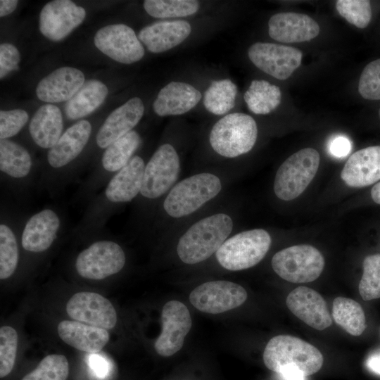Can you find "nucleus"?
Here are the masks:
<instances>
[{"mask_svg": "<svg viewBox=\"0 0 380 380\" xmlns=\"http://www.w3.org/2000/svg\"><path fill=\"white\" fill-rule=\"evenodd\" d=\"M233 229L232 218L224 213L204 217L191 225L178 241L177 251L186 264L209 258L227 240Z\"/></svg>", "mask_w": 380, "mask_h": 380, "instance_id": "1", "label": "nucleus"}, {"mask_svg": "<svg viewBox=\"0 0 380 380\" xmlns=\"http://www.w3.org/2000/svg\"><path fill=\"white\" fill-rule=\"evenodd\" d=\"M263 362L269 369L277 374L284 367L295 366L308 376L322 368L324 357L312 344L293 336L279 335L266 345Z\"/></svg>", "mask_w": 380, "mask_h": 380, "instance_id": "2", "label": "nucleus"}, {"mask_svg": "<svg viewBox=\"0 0 380 380\" xmlns=\"http://www.w3.org/2000/svg\"><path fill=\"white\" fill-rule=\"evenodd\" d=\"M258 137L255 120L242 113L227 114L213 127L209 141L213 149L226 158H235L249 152Z\"/></svg>", "mask_w": 380, "mask_h": 380, "instance_id": "3", "label": "nucleus"}, {"mask_svg": "<svg viewBox=\"0 0 380 380\" xmlns=\"http://www.w3.org/2000/svg\"><path fill=\"white\" fill-rule=\"evenodd\" d=\"M221 189L220 178L212 173L192 175L172 187L164 201V210L172 217L186 216L215 197Z\"/></svg>", "mask_w": 380, "mask_h": 380, "instance_id": "4", "label": "nucleus"}, {"mask_svg": "<svg viewBox=\"0 0 380 380\" xmlns=\"http://www.w3.org/2000/svg\"><path fill=\"white\" fill-rule=\"evenodd\" d=\"M270 245V235L265 229L247 230L227 239L215 256L222 267L231 271L243 270L260 262Z\"/></svg>", "mask_w": 380, "mask_h": 380, "instance_id": "5", "label": "nucleus"}, {"mask_svg": "<svg viewBox=\"0 0 380 380\" xmlns=\"http://www.w3.org/2000/svg\"><path fill=\"white\" fill-rule=\"evenodd\" d=\"M319 162V154L312 148L301 149L289 156L276 173L275 195L283 201L299 196L315 177Z\"/></svg>", "mask_w": 380, "mask_h": 380, "instance_id": "6", "label": "nucleus"}, {"mask_svg": "<svg viewBox=\"0 0 380 380\" xmlns=\"http://www.w3.org/2000/svg\"><path fill=\"white\" fill-rule=\"evenodd\" d=\"M271 264L274 271L283 279L293 283H307L320 276L324 259L314 246L302 244L276 253Z\"/></svg>", "mask_w": 380, "mask_h": 380, "instance_id": "7", "label": "nucleus"}, {"mask_svg": "<svg viewBox=\"0 0 380 380\" xmlns=\"http://www.w3.org/2000/svg\"><path fill=\"white\" fill-rule=\"evenodd\" d=\"M125 254L111 241L93 243L77 255L75 267L83 278L99 280L119 272L125 266Z\"/></svg>", "mask_w": 380, "mask_h": 380, "instance_id": "8", "label": "nucleus"}, {"mask_svg": "<svg viewBox=\"0 0 380 380\" xmlns=\"http://www.w3.org/2000/svg\"><path fill=\"white\" fill-rule=\"evenodd\" d=\"M179 167L175 148L170 144L159 146L145 166L141 194L149 199L163 195L177 180Z\"/></svg>", "mask_w": 380, "mask_h": 380, "instance_id": "9", "label": "nucleus"}, {"mask_svg": "<svg viewBox=\"0 0 380 380\" xmlns=\"http://www.w3.org/2000/svg\"><path fill=\"white\" fill-rule=\"evenodd\" d=\"M246 298L247 292L241 285L224 280L205 282L189 295L194 307L209 314H220L236 308Z\"/></svg>", "mask_w": 380, "mask_h": 380, "instance_id": "10", "label": "nucleus"}, {"mask_svg": "<svg viewBox=\"0 0 380 380\" xmlns=\"http://www.w3.org/2000/svg\"><path fill=\"white\" fill-rule=\"evenodd\" d=\"M94 44L102 53L124 64L140 61L144 49L134 31L125 24L106 25L97 31Z\"/></svg>", "mask_w": 380, "mask_h": 380, "instance_id": "11", "label": "nucleus"}, {"mask_svg": "<svg viewBox=\"0 0 380 380\" xmlns=\"http://www.w3.org/2000/svg\"><path fill=\"white\" fill-rule=\"evenodd\" d=\"M248 56L264 72L277 80H285L300 66L303 54L294 47L257 42L249 47Z\"/></svg>", "mask_w": 380, "mask_h": 380, "instance_id": "12", "label": "nucleus"}, {"mask_svg": "<svg viewBox=\"0 0 380 380\" xmlns=\"http://www.w3.org/2000/svg\"><path fill=\"white\" fill-rule=\"evenodd\" d=\"M161 322L162 331L154 343V348L160 356L170 357L182 348L191 327V317L184 303L170 300L163 308Z\"/></svg>", "mask_w": 380, "mask_h": 380, "instance_id": "13", "label": "nucleus"}, {"mask_svg": "<svg viewBox=\"0 0 380 380\" xmlns=\"http://www.w3.org/2000/svg\"><path fill=\"white\" fill-rule=\"evenodd\" d=\"M85 16V10L72 1H52L47 3L41 11L39 30L46 38L58 42L66 37L79 26Z\"/></svg>", "mask_w": 380, "mask_h": 380, "instance_id": "14", "label": "nucleus"}, {"mask_svg": "<svg viewBox=\"0 0 380 380\" xmlns=\"http://www.w3.org/2000/svg\"><path fill=\"white\" fill-rule=\"evenodd\" d=\"M66 312L76 321L106 329L113 328L117 323V313L112 303L94 292L74 294L66 304Z\"/></svg>", "mask_w": 380, "mask_h": 380, "instance_id": "15", "label": "nucleus"}, {"mask_svg": "<svg viewBox=\"0 0 380 380\" xmlns=\"http://www.w3.org/2000/svg\"><path fill=\"white\" fill-rule=\"evenodd\" d=\"M286 303L294 315L317 330H324L332 324L324 299L310 288L298 286L294 289L287 296Z\"/></svg>", "mask_w": 380, "mask_h": 380, "instance_id": "16", "label": "nucleus"}, {"mask_svg": "<svg viewBox=\"0 0 380 380\" xmlns=\"http://www.w3.org/2000/svg\"><path fill=\"white\" fill-rule=\"evenodd\" d=\"M318 23L306 14L283 12L273 15L268 21L270 37L284 43L310 41L319 33Z\"/></svg>", "mask_w": 380, "mask_h": 380, "instance_id": "17", "label": "nucleus"}, {"mask_svg": "<svg viewBox=\"0 0 380 380\" xmlns=\"http://www.w3.org/2000/svg\"><path fill=\"white\" fill-rule=\"evenodd\" d=\"M144 106L138 97L130 99L114 110L99 128L96 140L97 145L106 148L113 141L131 132L140 121Z\"/></svg>", "mask_w": 380, "mask_h": 380, "instance_id": "18", "label": "nucleus"}, {"mask_svg": "<svg viewBox=\"0 0 380 380\" xmlns=\"http://www.w3.org/2000/svg\"><path fill=\"white\" fill-rule=\"evenodd\" d=\"M84 83L83 72L75 68L62 67L44 77L37 84L39 99L47 103L69 101Z\"/></svg>", "mask_w": 380, "mask_h": 380, "instance_id": "19", "label": "nucleus"}, {"mask_svg": "<svg viewBox=\"0 0 380 380\" xmlns=\"http://www.w3.org/2000/svg\"><path fill=\"white\" fill-rule=\"evenodd\" d=\"M342 180L349 186L361 188L380 179V146H369L352 154L341 172Z\"/></svg>", "mask_w": 380, "mask_h": 380, "instance_id": "20", "label": "nucleus"}, {"mask_svg": "<svg viewBox=\"0 0 380 380\" xmlns=\"http://www.w3.org/2000/svg\"><path fill=\"white\" fill-rule=\"evenodd\" d=\"M191 25L185 20H163L144 27L138 38L155 53L168 51L183 42L191 34Z\"/></svg>", "mask_w": 380, "mask_h": 380, "instance_id": "21", "label": "nucleus"}, {"mask_svg": "<svg viewBox=\"0 0 380 380\" xmlns=\"http://www.w3.org/2000/svg\"><path fill=\"white\" fill-rule=\"evenodd\" d=\"M61 220L55 211L42 210L33 215L26 222L21 236L23 248L30 252L47 250L57 237Z\"/></svg>", "mask_w": 380, "mask_h": 380, "instance_id": "22", "label": "nucleus"}, {"mask_svg": "<svg viewBox=\"0 0 380 380\" xmlns=\"http://www.w3.org/2000/svg\"><path fill=\"white\" fill-rule=\"evenodd\" d=\"M202 98L194 86L183 82H171L163 87L153 108L159 116L182 115L194 108Z\"/></svg>", "mask_w": 380, "mask_h": 380, "instance_id": "23", "label": "nucleus"}, {"mask_svg": "<svg viewBox=\"0 0 380 380\" xmlns=\"http://www.w3.org/2000/svg\"><path fill=\"white\" fill-rule=\"evenodd\" d=\"M91 125L82 120L68 128L54 146L49 149L47 160L53 168L64 167L75 159L87 145Z\"/></svg>", "mask_w": 380, "mask_h": 380, "instance_id": "24", "label": "nucleus"}, {"mask_svg": "<svg viewBox=\"0 0 380 380\" xmlns=\"http://www.w3.org/2000/svg\"><path fill=\"white\" fill-rule=\"evenodd\" d=\"M144 160L134 156L111 178L105 189V196L111 203H126L141 192L145 169Z\"/></svg>", "mask_w": 380, "mask_h": 380, "instance_id": "25", "label": "nucleus"}, {"mask_svg": "<svg viewBox=\"0 0 380 380\" xmlns=\"http://www.w3.org/2000/svg\"><path fill=\"white\" fill-rule=\"evenodd\" d=\"M57 330L59 337L66 344L89 353L101 351L110 338L106 329L78 321H61Z\"/></svg>", "mask_w": 380, "mask_h": 380, "instance_id": "26", "label": "nucleus"}, {"mask_svg": "<svg viewBox=\"0 0 380 380\" xmlns=\"http://www.w3.org/2000/svg\"><path fill=\"white\" fill-rule=\"evenodd\" d=\"M63 128V116L60 109L54 105L42 106L32 116L30 134L34 143L43 148H50L56 144Z\"/></svg>", "mask_w": 380, "mask_h": 380, "instance_id": "27", "label": "nucleus"}, {"mask_svg": "<svg viewBox=\"0 0 380 380\" xmlns=\"http://www.w3.org/2000/svg\"><path fill=\"white\" fill-rule=\"evenodd\" d=\"M108 93L101 81L91 80L84 83L80 90L66 102V117L72 120L85 117L96 110L105 101Z\"/></svg>", "mask_w": 380, "mask_h": 380, "instance_id": "28", "label": "nucleus"}, {"mask_svg": "<svg viewBox=\"0 0 380 380\" xmlns=\"http://www.w3.org/2000/svg\"><path fill=\"white\" fill-rule=\"evenodd\" d=\"M248 109L258 115H266L275 110L281 103L279 87L263 80H253L244 93Z\"/></svg>", "mask_w": 380, "mask_h": 380, "instance_id": "29", "label": "nucleus"}, {"mask_svg": "<svg viewBox=\"0 0 380 380\" xmlns=\"http://www.w3.org/2000/svg\"><path fill=\"white\" fill-rule=\"evenodd\" d=\"M32 158L21 145L8 139L0 140V170L13 178H23L32 169Z\"/></svg>", "mask_w": 380, "mask_h": 380, "instance_id": "30", "label": "nucleus"}, {"mask_svg": "<svg viewBox=\"0 0 380 380\" xmlns=\"http://www.w3.org/2000/svg\"><path fill=\"white\" fill-rule=\"evenodd\" d=\"M140 143V136L134 130L113 141L103 153V169L109 172H118L131 160Z\"/></svg>", "mask_w": 380, "mask_h": 380, "instance_id": "31", "label": "nucleus"}, {"mask_svg": "<svg viewBox=\"0 0 380 380\" xmlns=\"http://www.w3.org/2000/svg\"><path fill=\"white\" fill-rule=\"evenodd\" d=\"M332 317L337 324L353 336L361 335L366 328L364 310L351 298H336L333 301Z\"/></svg>", "mask_w": 380, "mask_h": 380, "instance_id": "32", "label": "nucleus"}, {"mask_svg": "<svg viewBox=\"0 0 380 380\" xmlns=\"http://www.w3.org/2000/svg\"><path fill=\"white\" fill-rule=\"evenodd\" d=\"M237 87L232 80H215L205 91L203 105L210 113L222 115L234 108Z\"/></svg>", "mask_w": 380, "mask_h": 380, "instance_id": "33", "label": "nucleus"}, {"mask_svg": "<svg viewBox=\"0 0 380 380\" xmlns=\"http://www.w3.org/2000/svg\"><path fill=\"white\" fill-rule=\"evenodd\" d=\"M195 0H146L144 8L151 16L156 18H182L192 15L199 9Z\"/></svg>", "mask_w": 380, "mask_h": 380, "instance_id": "34", "label": "nucleus"}, {"mask_svg": "<svg viewBox=\"0 0 380 380\" xmlns=\"http://www.w3.org/2000/svg\"><path fill=\"white\" fill-rule=\"evenodd\" d=\"M18 247L12 229L5 224L0 225V279L10 277L18 263Z\"/></svg>", "mask_w": 380, "mask_h": 380, "instance_id": "35", "label": "nucleus"}, {"mask_svg": "<svg viewBox=\"0 0 380 380\" xmlns=\"http://www.w3.org/2000/svg\"><path fill=\"white\" fill-rule=\"evenodd\" d=\"M68 374L67 358L63 355L51 354L43 358L22 380H66Z\"/></svg>", "mask_w": 380, "mask_h": 380, "instance_id": "36", "label": "nucleus"}, {"mask_svg": "<svg viewBox=\"0 0 380 380\" xmlns=\"http://www.w3.org/2000/svg\"><path fill=\"white\" fill-rule=\"evenodd\" d=\"M363 274L359 292L365 300L380 298V254L367 255L363 260Z\"/></svg>", "mask_w": 380, "mask_h": 380, "instance_id": "37", "label": "nucleus"}, {"mask_svg": "<svg viewBox=\"0 0 380 380\" xmlns=\"http://www.w3.org/2000/svg\"><path fill=\"white\" fill-rule=\"evenodd\" d=\"M336 10L348 23L358 28H365L372 18V8L367 0H338Z\"/></svg>", "mask_w": 380, "mask_h": 380, "instance_id": "38", "label": "nucleus"}, {"mask_svg": "<svg viewBox=\"0 0 380 380\" xmlns=\"http://www.w3.org/2000/svg\"><path fill=\"white\" fill-rule=\"evenodd\" d=\"M18 336L11 327L0 328V377L6 376L12 371L18 348Z\"/></svg>", "mask_w": 380, "mask_h": 380, "instance_id": "39", "label": "nucleus"}, {"mask_svg": "<svg viewBox=\"0 0 380 380\" xmlns=\"http://www.w3.org/2000/svg\"><path fill=\"white\" fill-rule=\"evenodd\" d=\"M358 91L365 99L380 100V58L365 66L360 77Z\"/></svg>", "mask_w": 380, "mask_h": 380, "instance_id": "40", "label": "nucleus"}, {"mask_svg": "<svg viewBox=\"0 0 380 380\" xmlns=\"http://www.w3.org/2000/svg\"><path fill=\"white\" fill-rule=\"evenodd\" d=\"M29 118L22 109L0 111V139H7L17 134Z\"/></svg>", "mask_w": 380, "mask_h": 380, "instance_id": "41", "label": "nucleus"}, {"mask_svg": "<svg viewBox=\"0 0 380 380\" xmlns=\"http://www.w3.org/2000/svg\"><path fill=\"white\" fill-rule=\"evenodd\" d=\"M20 56L17 48L11 44L0 45V78L3 79L12 71L19 68Z\"/></svg>", "mask_w": 380, "mask_h": 380, "instance_id": "42", "label": "nucleus"}, {"mask_svg": "<svg viewBox=\"0 0 380 380\" xmlns=\"http://www.w3.org/2000/svg\"><path fill=\"white\" fill-rule=\"evenodd\" d=\"M351 142L350 139L343 136L338 135L333 137L328 145L330 154L338 158H344L348 156L351 151Z\"/></svg>", "mask_w": 380, "mask_h": 380, "instance_id": "43", "label": "nucleus"}, {"mask_svg": "<svg viewBox=\"0 0 380 380\" xmlns=\"http://www.w3.org/2000/svg\"><path fill=\"white\" fill-rule=\"evenodd\" d=\"M89 365L98 377L103 378L108 373L109 366L107 361L103 357L95 353L89 356Z\"/></svg>", "mask_w": 380, "mask_h": 380, "instance_id": "44", "label": "nucleus"}, {"mask_svg": "<svg viewBox=\"0 0 380 380\" xmlns=\"http://www.w3.org/2000/svg\"><path fill=\"white\" fill-rule=\"evenodd\" d=\"M278 374L281 380H307L303 372L295 366L284 367Z\"/></svg>", "mask_w": 380, "mask_h": 380, "instance_id": "45", "label": "nucleus"}, {"mask_svg": "<svg viewBox=\"0 0 380 380\" xmlns=\"http://www.w3.org/2000/svg\"><path fill=\"white\" fill-rule=\"evenodd\" d=\"M365 365L371 372L380 375V350L371 353L367 357Z\"/></svg>", "mask_w": 380, "mask_h": 380, "instance_id": "46", "label": "nucleus"}, {"mask_svg": "<svg viewBox=\"0 0 380 380\" xmlns=\"http://www.w3.org/2000/svg\"><path fill=\"white\" fill-rule=\"evenodd\" d=\"M18 1L17 0H1L0 16L4 17L15 11Z\"/></svg>", "mask_w": 380, "mask_h": 380, "instance_id": "47", "label": "nucleus"}, {"mask_svg": "<svg viewBox=\"0 0 380 380\" xmlns=\"http://www.w3.org/2000/svg\"><path fill=\"white\" fill-rule=\"evenodd\" d=\"M371 196L372 200L378 204H380V182L376 183L371 190Z\"/></svg>", "mask_w": 380, "mask_h": 380, "instance_id": "48", "label": "nucleus"}, {"mask_svg": "<svg viewBox=\"0 0 380 380\" xmlns=\"http://www.w3.org/2000/svg\"><path fill=\"white\" fill-rule=\"evenodd\" d=\"M379 117H380V109H379Z\"/></svg>", "mask_w": 380, "mask_h": 380, "instance_id": "49", "label": "nucleus"}]
</instances>
